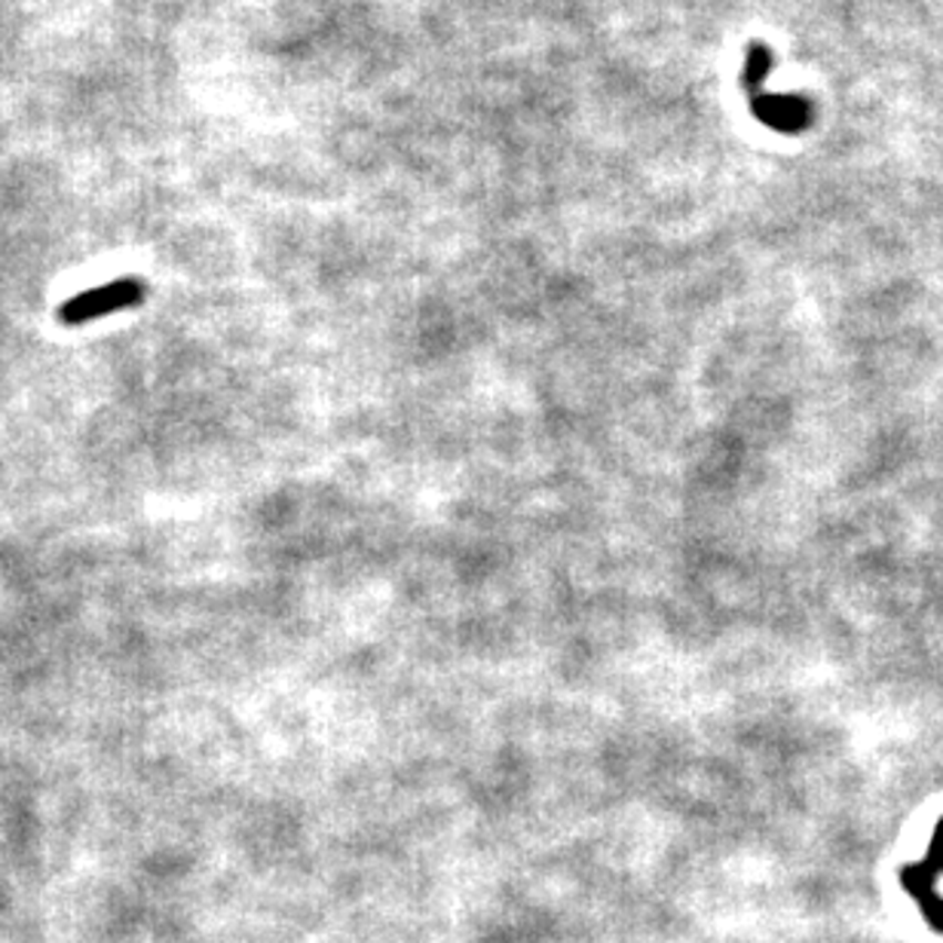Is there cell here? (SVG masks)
Here are the masks:
<instances>
[{
    "label": "cell",
    "instance_id": "obj_2",
    "mask_svg": "<svg viewBox=\"0 0 943 943\" xmlns=\"http://www.w3.org/2000/svg\"><path fill=\"white\" fill-rule=\"evenodd\" d=\"M754 116L760 120L762 126L769 130L785 132V135H797V132L809 130L812 123V104L806 102L802 95H785V92H762L750 104Z\"/></svg>",
    "mask_w": 943,
    "mask_h": 943
},
{
    "label": "cell",
    "instance_id": "obj_3",
    "mask_svg": "<svg viewBox=\"0 0 943 943\" xmlns=\"http://www.w3.org/2000/svg\"><path fill=\"white\" fill-rule=\"evenodd\" d=\"M772 65H776V55L766 43H754L748 50V59H745V71H741V86L748 90L750 99L762 95V83L772 74Z\"/></svg>",
    "mask_w": 943,
    "mask_h": 943
},
{
    "label": "cell",
    "instance_id": "obj_1",
    "mask_svg": "<svg viewBox=\"0 0 943 943\" xmlns=\"http://www.w3.org/2000/svg\"><path fill=\"white\" fill-rule=\"evenodd\" d=\"M144 298V285L135 279V276H123L116 283H107L102 288H90L78 298H71L62 304L59 310V319L65 325H83L92 322V319H104L111 312L130 310L135 304H142Z\"/></svg>",
    "mask_w": 943,
    "mask_h": 943
}]
</instances>
